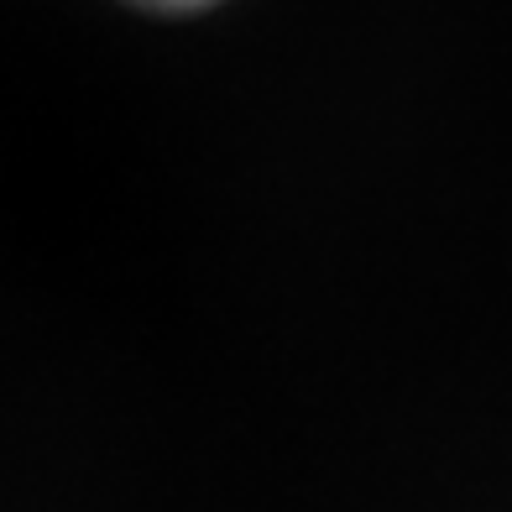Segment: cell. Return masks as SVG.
<instances>
[{
    "instance_id": "6da1fadb",
    "label": "cell",
    "mask_w": 512,
    "mask_h": 512,
    "mask_svg": "<svg viewBox=\"0 0 512 512\" xmlns=\"http://www.w3.org/2000/svg\"><path fill=\"white\" fill-rule=\"evenodd\" d=\"M136 6H157V11H194V6H209V0H136Z\"/></svg>"
}]
</instances>
